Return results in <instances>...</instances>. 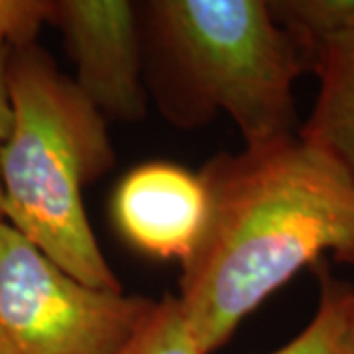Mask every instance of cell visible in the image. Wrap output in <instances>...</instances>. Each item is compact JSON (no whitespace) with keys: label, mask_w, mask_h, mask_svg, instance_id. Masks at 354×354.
Instances as JSON below:
<instances>
[{"label":"cell","mask_w":354,"mask_h":354,"mask_svg":"<svg viewBox=\"0 0 354 354\" xmlns=\"http://www.w3.org/2000/svg\"><path fill=\"white\" fill-rule=\"evenodd\" d=\"M199 176L207 221L177 301L211 354L301 268L325 254L354 264V181L299 134L218 153Z\"/></svg>","instance_id":"6da1fadb"},{"label":"cell","mask_w":354,"mask_h":354,"mask_svg":"<svg viewBox=\"0 0 354 354\" xmlns=\"http://www.w3.org/2000/svg\"><path fill=\"white\" fill-rule=\"evenodd\" d=\"M12 127L0 148L2 218L69 276L122 291L91 228L83 187L111 169L106 120L38 44L14 48Z\"/></svg>","instance_id":"7a4b0ae2"},{"label":"cell","mask_w":354,"mask_h":354,"mask_svg":"<svg viewBox=\"0 0 354 354\" xmlns=\"http://www.w3.org/2000/svg\"><path fill=\"white\" fill-rule=\"evenodd\" d=\"M164 111L179 124L227 113L244 146L299 134L293 87L305 59L264 0L144 4Z\"/></svg>","instance_id":"3957f363"},{"label":"cell","mask_w":354,"mask_h":354,"mask_svg":"<svg viewBox=\"0 0 354 354\" xmlns=\"http://www.w3.org/2000/svg\"><path fill=\"white\" fill-rule=\"evenodd\" d=\"M153 307L79 281L0 223V354H120Z\"/></svg>","instance_id":"277c9868"},{"label":"cell","mask_w":354,"mask_h":354,"mask_svg":"<svg viewBox=\"0 0 354 354\" xmlns=\"http://www.w3.org/2000/svg\"><path fill=\"white\" fill-rule=\"evenodd\" d=\"M127 0H55L50 24L64 36L73 79L106 118L140 120L146 113L142 24Z\"/></svg>","instance_id":"5b68a950"},{"label":"cell","mask_w":354,"mask_h":354,"mask_svg":"<svg viewBox=\"0 0 354 354\" xmlns=\"http://www.w3.org/2000/svg\"><path fill=\"white\" fill-rule=\"evenodd\" d=\"M113 216L140 252L183 262L201 239L207 189L199 174L169 162H148L128 171L116 187Z\"/></svg>","instance_id":"8992f818"},{"label":"cell","mask_w":354,"mask_h":354,"mask_svg":"<svg viewBox=\"0 0 354 354\" xmlns=\"http://www.w3.org/2000/svg\"><path fill=\"white\" fill-rule=\"evenodd\" d=\"M309 67L319 77V95L299 136L329 153L354 181V20L317 46Z\"/></svg>","instance_id":"52a82bcc"},{"label":"cell","mask_w":354,"mask_h":354,"mask_svg":"<svg viewBox=\"0 0 354 354\" xmlns=\"http://www.w3.org/2000/svg\"><path fill=\"white\" fill-rule=\"evenodd\" d=\"M319 281L321 293L315 315L299 335L268 354H339L342 323L354 290L348 283L333 278L327 268H323Z\"/></svg>","instance_id":"ba28073f"},{"label":"cell","mask_w":354,"mask_h":354,"mask_svg":"<svg viewBox=\"0 0 354 354\" xmlns=\"http://www.w3.org/2000/svg\"><path fill=\"white\" fill-rule=\"evenodd\" d=\"M120 354H203L176 295L156 301L152 315Z\"/></svg>","instance_id":"9c48e42d"},{"label":"cell","mask_w":354,"mask_h":354,"mask_svg":"<svg viewBox=\"0 0 354 354\" xmlns=\"http://www.w3.org/2000/svg\"><path fill=\"white\" fill-rule=\"evenodd\" d=\"M50 14V0H0V50L34 44Z\"/></svg>","instance_id":"30bf717a"},{"label":"cell","mask_w":354,"mask_h":354,"mask_svg":"<svg viewBox=\"0 0 354 354\" xmlns=\"http://www.w3.org/2000/svg\"><path fill=\"white\" fill-rule=\"evenodd\" d=\"M8 55H10V50H0V148L8 140L10 127H12V106H10L8 83H6ZM2 221L4 218H2V183H0V223Z\"/></svg>","instance_id":"8fae6325"},{"label":"cell","mask_w":354,"mask_h":354,"mask_svg":"<svg viewBox=\"0 0 354 354\" xmlns=\"http://www.w3.org/2000/svg\"><path fill=\"white\" fill-rule=\"evenodd\" d=\"M339 354H354V293L351 304H348V309H346L344 323H342Z\"/></svg>","instance_id":"7c38bea8"}]
</instances>
